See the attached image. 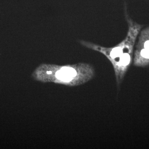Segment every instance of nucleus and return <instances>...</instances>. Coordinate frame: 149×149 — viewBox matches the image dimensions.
<instances>
[{
    "label": "nucleus",
    "mask_w": 149,
    "mask_h": 149,
    "mask_svg": "<svg viewBox=\"0 0 149 149\" xmlns=\"http://www.w3.org/2000/svg\"><path fill=\"white\" fill-rule=\"evenodd\" d=\"M134 52V65L144 66L149 64V27L140 33Z\"/></svg>",
    "instance_id": "obj_2"
},
{
    "label": "nucleus",
    "mask_w": 149,
    "mask_h": 149,
    "mask_svg": "<svg viewBox=\"0 0 149 149\" xmlns=\"http://www.w3.org/2000/svg\"><path fill=\"white\" fill-rule=\"evenodd\" d=\"M128 29L125 39L112 47H106L90 42L82 41L83 45L103 54L111 63L115 74L116 83L119 85L123 81L133 60V48L137 37L143 25L133 21L125 10Z\"/></svg>",
    "instance_id": "obj_1"
},
{
    "label": "nucleus",
    "mask_w": 149,
    "mask_h": 149,
    "mask_svg": "<svg viewBox=\"0 0 149 149\" xmlns=\"http://www.w3.org/2000/svg\"><path fill=\"white\" fill-rule=\"evenodd\" d=\"M47 74H51L52 73V71H47Z\"/></svg>",
    "instance_id": "obj_3"
}]
</instances>
